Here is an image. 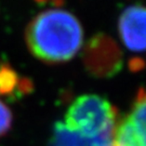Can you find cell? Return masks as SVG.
I'll return each instance as SVG.
<instances>
[{"mask_svg":"<svg viewBox=\"0 0 146 146\" xmlns=\"http://www.w3.org/2000/svg\"><path fill=\"white\" fill-rule=\"evenodd\" d=\"M31 54L44 63L67 62L84 44V29L79 20L62 9L43 11L28 24L25 31Z\"/></svg>","mask_w":146,"mask_h":146,"instance_id":"cell-1","label":"cell"},{"mask_svg":"<svg viewBox=\"0 0 146 146\" xmlns=\"http://www.w3.org/2000/svg\"><path fill=\"white\" fill-rule=\"evenodd\" d=\"M117 117V110L108 100L96 94H84L68 107L64 125L89 139L113 136Z\"/></svg>","mask_w":146,"mask_h":146,"instance_id":"cell-2","label":"cell"},{"mask_svg":"<svg viewBox=\"0 0 146 146\" xmlns=\"http://www.w3.org/2000/svg\"><path fill=\"white\" fill-rule=\"evenodd\" d=\"M82 60L89 73L100 78L111 77L122 67L120 48L105 34H98L86 43Z\"/></svg>","mask_w":146,"mask_h":146,"instance_id":"cell-3","label":"cell"},{"mask_svg":"<svg viewBox=\"0 0 146 146\" xmlns=\"http://www.w3.org/2000/svg\"><path fill=\"white\" fill-rule=\"evenodd\" d=\"M145 91L140 88L130 113L120 119L113 132V146H145Z\"/></svg>","mask_w":146,"mask_h":146,"instance_id":"cell-4","label":"cell"},{"mask_svg":"<svg viewBox=\"0 0 146 146\" xmlns=\"http://www.w3.org/2000/svg\"><path fill=\"white\" fill-rule=\"evenodd\" d=\"M146 11L142 5L125 9L119 17V35L127 49L132 52H143L145 49Z\"/></svg>","mask_w":146,"mask_h":146,"instance_id":"cell-5","label":"cell"},{"mask_svg":"<svg viewBox=\"0 0 146 146\" xmlns=\"http://www.w3.org/2000/svg\"><path fill=\"white\" fill-rule=\"evenodd\" d=\"M51 146H113V136L89 139L69 131L63 122H56L53 127Z\"/></svg>","mask_w":146,"mask_h":146,"instance_id":"cell-6","label":"cell"},{"mask_svg":"<svg viewBox=\"0 0 146 146\" xmlns=\"http://www.w3.org/2000/svg\"><path fill=\"white\" fill-rule=\"evenodd\" d=\"M23 78L19 75L9 63L0 64V95L12 98L16 93L24 95L23 93Z\"/></svg>","mask_w":146,"mask_h":146,"instance_id":"cell-7","label":"cell"},{"mask_svg":"<svg viewBox=\"0 0 146 146\" xmlns=\"http://www.w3.org/2000/svg\"><path fill=\"white\" fill-rule=\"evenodd\" d=\"M12 127V113L0 100V137L5 135Z\"/></svg>","mask_w":146,"mask_h":146,"instance_id":"cell-8","label":"cell"},{"mask_svg":"<svg viewBox=\"0 0 146 146\" xmlns=\"http://www.w3.org/2000/svg\"><path fill=\"white\" fill-rule=\"evenodd\" d=\"M129 65H130L131 70H133V72H137V70L143 69V67H144V61H143L142 58H134L130 61Z\"/></svg>","mask_w":146,"mask_h":146,"instance_id":"cell-9","label":"cell"},{"mask_svg":"<svg viewBox=\"0 0 146 146\" xmlns=\"http://www.w3.org/2000/svg\"><path fill=\"white\" fill-rule=\"evenodd\" d=\"M34 1H36L38 3H47L48 1H50V0H34Z\"/></svg>","mask_w":146,"mask_h":146,"instance_id":"cell-10","label":"cell"}]
</instances>
